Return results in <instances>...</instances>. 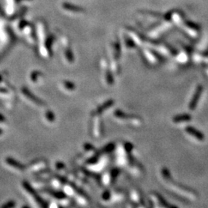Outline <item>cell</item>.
<instances>
[{
	"label": "cell",
	"mask_w": 208,
	"mask_h": 208,
	"mask_svg": "<svg viewBox=\"0 0 208 208\" xmlns=\"http://www.w3.org/2000/svg\"><path fill=\"white\" fill-rule=\"evenodd\" d=\"M203 90L204 88L202 86H198V87H197L195 94H194V97H193V99L191 100L190 104H189V109H190V110H194L195 108L197 107L198 101H199L200 100V97H201V94L203 93Z\"/></svg>",
	"instance_id": "6da1fadb"
},
{
	"label": "cell",
	"mask_w": 208,
	"mask_h": 208,
	"mask_svg": "<svg viewBox=\"0 0 208 208\" xmlns=\"http://www.w3.org/2000/svg\"><path fill=\"white\" fill-rule=\"evenodd\" d=\"M186 131H187L189 134L198 139V140L203 141V140H204V133H201V131L196 129L195 128H194L193 126H187V127H186Z\"/></svg>",
	"instance_id": "7a4b0ae2"
},
{
	"label": "cell",
	"mask_w": 208,
	"mask_h": 208,
	"mask_svg": "<svg viewBox=\"0 0 208 208\" xmlns=\"http://www.w3.org/2000/svg\"><path fill=\"white\" fill-rule=\"evenodd\" d=\"M192 119L191 116L190 114H180V115H177L173 118V121L176 123H179L182 122H187V121H190V120Z\"/></svg>",
	"instance_id": "3957f363"
},
{
	"label": "cell",
	"mask_w": 208,
	"mask_h": 208,
	"mask_svg": "<svg viewBox=\"0 0 208 208\" xmlns=\"http://www.w3.org/2000/svg\"><path fill=\"white\" fill-rule=\"evenodd\" d=\"M184 24L187 25V27H189V28H190V29H194V30L198 31L201 29V26H200V25H198V23H195V22H194L189 21V20H186V21L184 22Z\"/></svg>",
	"instance_id": "277c9868"
},
{
	"label": "cell",
	"mask_w": 208,
	"mask_h": 208,
	"mask_svg": "<svg viewBox=\"0 0 208 208\" xmlns=\"http://www.w3.org/2000/svg\"><path fill=\"white\" fill-rule=\"evenodd\" d=\"M162 174H163V177H164V179H165L166 180H167V181H171V180H172V178H171L172 177H171V173L169 172V171L167 168L163 169Z\"/></svg>",
	"instance_id": "5b68a950"
},
{
	"label": "cell",
	"mask_w": 208,
	"mask_h": 208,
	"mask_svg": "<svg viewBox=\"0 0 208 208\" xmlns=\"http://www.w3.org/2000/svg\"><path fill=\"white\" fill-rule=\"evenodd\" d=\"M156 197L158 198V201H159V202H160V204H161L162 206L163 207H170V205H168L167 204V201H164V199H163L162 197H160V195H158V194H156Z\"/></svg>",
	"instance_id": "8992f818"
},
{
	"label": "cell",
	"mask_w": 208,
	"mask_h": 208,
	"mask_svg": "<svg viewBox=\"0 0 208 208\" xmlns=\"http://www.w3.org/2000/svg\"><path fill=\"white\" fill-rule=\"evenodd\" d=\"M173 13H174V11H169L168 13H166L164 16H163V19L166 20V21H170L171 19V16H172Z\"/></svg>",
	"instance_id": "52a82bcc"
},
{
	"label": "cell",
	"mask_w": 208,
	"mask_h": 208,
	"mask_svg": "<svg viewBox=\"0 0 208 208\" xmlns=\"http://www.w3.org/2000/svg\"><path fill=\"white\" fill-rule=\"evenodd\" d=\"M166 46H167V49H168L169 50L171 51V53L174 55V56H177V53H178V51H177L176 49H174V47H172V46H171L170 45H168V44H166Z\"/></svg>",
	"instance_id": "ba28073f"
},
{
	"label": "cell",
	"mask_w": 208,
	"mask_h": 208,
	"mask_svg": "<svg viewBox=\"0 0 208 208\" xmlns=\"http://www.w3.org/2000/svg\"><path fill=\"white\" fill-rule=\"evenodd\" d=\"M203 56H208V50H207L206 52H204L203 53Z\"/></svg>",
	"instance_id": "9c48e42d"
}]
</instances>
